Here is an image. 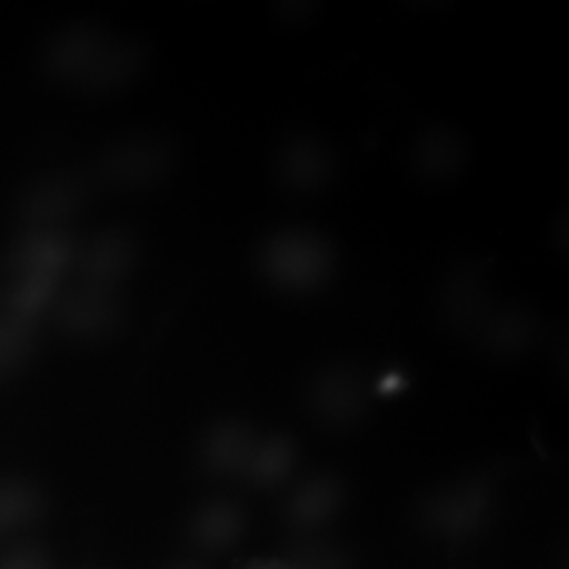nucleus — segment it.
Listing matches in <instances>:
<instances>
[{"instance_id": "obj_1", "label": "nucleus", "mask_w": 569, "mask_h": 569, "mask_svg": "<svg viewBox=\"0 0 569 569\" xmlns=\"http://www.w3.org/2000/svg\"><path fill=\"white\" fill-rule=\"evenodd\" d=\"M143 63L140 44L108 37L96 26H77L51 44L49 72L91 91L122 87L138 77Z\"/></svg>"}, {"instance_id": "obj_2", "label": "nucleus", "mask_w": 569, "mask_h": 569, "mask_svg": "<svg viewBox=\"0 0 569 569\" xmlns=\"http://www.w3.org/2000/svg\"><path fill=\"white\" fill-rule=\"evenodd\" d=\"M493 481L475 475L428 491L416 505L413 526L428 540L460 547L488 529L493 519Z\"/></svg>"}, {"instance_id": "obj_3", "label": "nucleus", "mask_w": 569, "mask_h": 569, "mask_svg": "<svg viewBox=\"0 0 569 569\" xmlns=\"http://www.w3.org/2000/svg\"><path fill=\"white\" fill-rule=\"evenodd\" d=\"M260 264L270 283L291 293H306L329 279L333 253L317 234L289 230L266 243Z\"/></svg>"}, {"instance_id": "obj_4", "label": "nucleus", "mask_w": 569, "mask_h": 569, "mask_svg": "<svg viewBox=\"0 0 569 569\" xmlns=\"http://www.w3.org/2000/svg\"><path fill=\"white\" fill-rule=\"evenodd\" d=\"M346 486L331 472H315L287 486L281 523L291 538L327 533L342 517Z\"/></svg>"}, {"instance_id": "obj_5", "label": "nucleus", "mask_w": 569, "mask_h": 569, "mask_svg": "<svg viewBox=\"0 0 569 569\" xmlns=\"http://www.w3.org/2000/svg\"><path fill=\"white\" fill-rule=\"evenodd\" d=\"M249 531V515L239 500L209 498L186 519V540L199 555L218 557L241 547Z\"/></svg>"}, {"instance_id": "obj_6", "label": "nucleus", "mask_w": 569, "mask_h": 569, "mask_svg": "<svg viewBox=\"0 0 569 569\" xmlns=\"http://www.w3.org/2000/svg\"><path fill=\"white\" fill-rule=\"evenodd\" d=\"M308 403L326 427H357L367 409L366 388L355 371L327 367L310 385Z\"/></svg>"}, {"instance_id": "obj_7", "label": "nucleus", "mask_w": 569, "mask_h": 569, "mask_svg": "<svg viewBox=\"0 0 569 569\" xmlns=\"http://www.w3.org/2000/svg\"><path fill=\"white\" fill-rule=\"evenodd\" d=\"M258 432L243 420H222L204 432L199 460L216 479H241L258 443Z\"/></svg>"}, {"instance_id": "obj_8", "label": "nucleus", "mask_w": 569, "mask_h": 569, "mask_svg": "<svg viewBox=\"0 0 569 569\" xmlns=\"http://www.w3.org/2000/svg\"><path fill=\"white\" fill-rule=\"evenodd\" d=\"M74 262L84 287L110 291L136 264V243L127 232L110 230L84 244L81 253L74 256Z\"/></svg>"}, {"instance_id": "obj_9", "label": "nucleus", "mask_w": 569, "mask_h": 569, "mask_svg": "<svg viewBox=\"0 0 569 569\" xmlns=\"http://www.w3.org/2000/svg\"><path fill=\"white\" fill-rule=\"evenodd\" d=\"M171 164L169 146L159 140L119 143L102 161L106 182L121 188H142L163 178Z\"/></svg>"}, {"instance_id": "obj_10", "label": "nucleus", "mask_w": 569, "mask_h": 569, "mask_svg": "<svg viewBox=\"0 0 569 569\" xmlns=\"http://www.w3.org/2000/svg\"><path fill=\"white\" fill-rule=\"evenodd\" d=\"M119 305L110 291L82 287L58 302L61 327L81 338H102L119 323Z\"/></svg>"}, {"instance_id": "obj_11", "label": "nucleus", "mask_w": 569, "mask_h": 569, "mask_svg": "<svg viewBox=\"0 0 569 569\" xmlns=\"http://www.w3.org/2000/svg\"><path fill=\"white\" fill-rule=\"evenodd\" d=\"M465 138L449 127H427L411 143L413 169L435 182L456 178L467 163Z\"/></svg>"}, {"instance_id": "obj_12", "label": "nucleus", "mask_w": 569, "mask_h": 569, "mask_svg": "<svg viewBox=\"0 0 569 569\" xmlns=\"http://www.w3.org/2000/svg\"><path fill=\"white\" fill-rule=\"evenodd\" d=\"M74 247L60 230L47 228L34 230L21 241L13 256H11V270L13 274H37V277H51L60 279L74 262Z\"/></svg>"}, {"instance_id": "obj_13", "label": "nucleus", "mask_w": 569, "mask_h": 569, "mask_svg": "<svg viewBox=\"0 0 569 569\" xmlns=\"http://www.w3.org/2000/svg\"><path fill=\"white\" fill-rule=\"evenodd\" d=\"M279 176L296 192L321 190L333 173V157L326 143L315 138H298L279 154Z\"/></svg>"}, {"instance_id": "obj_14", "label": "nucleus", "mask_w": 569, "mask_h": 569, "mask_svg": "<svg viewBox=\"0 0 569 569\" xmlns=\"http://www.w3.org/2000/svg\"><path fill=\"white\" fill-rule=\"evenodd\" d=\"M298 467V448L287 435L258 437L243 481L260 491L287 488Z\"/></svg>"}, {"instance_id": "obj_15", "label": "nucleus", "mask_w": 569, "mask_h": 569, "mask_svg": "<svg viewBox=\"0 0 569 569\" xmlns=\"http://www.w3.org/2000/svg\"><path fill=\"white\" fill-rule=\"evenodd\" d=\"M84 199V183L70 176L49 178L34 186V190L26 197L21 204V216L37 230H47L72 216Z\"/></svg>"}, {"instance_id": "obj_16", "label": "nucleus", "mask_w": 569, "mask_h": 569, "mask_svg": "<svg viewBox=\"0 0 569 569\" xmlns=\"http://www.w3.org/2000/svg\"><path fill=\"white\" fill-rule=\"evenodd\" d=\"M281 569H352V552L327 533L291 538L279 557Z\"/></svg>"}, {"instance_id": "obj_17", "label": "nucleus", "mask_w": 569, "mask_h": 569, "mask_svg": "<svg viewBox=\"0 0 569 569\" xmlns=\"http://www.w3.org/2000/svg\"><path fill=\"white\" fill-rule=\"evenodd\" d=\"M41 489L23 479H0V538L16 536L41 517Z\"/></svg>"}, {"instance_id": "obj_18", "label": "nucleus", "mask_w": 569, "mask_h": 569, "mask_svg": "<svg viewBox=\"0 0 569 569\" xmlns=\"http://www.w3.org/2000/svg\"><path fill=\"white\" fill-rule=\"evenodd\" d=\"M536 336V321L523 308L493 312L483 327V342L498 357H515L528 350Z\"/></svg>"}, {"instance_id": "obj_19", "label": "nucleus", "mask_w": 569, "mask_h": 569, "mask_svg": "<svg viewBox=\"0 0 569 569\" xmlns=\"http://www.w3.org/2000/svg\"><path fill=\"white\" fill-rule=\"evenodd\" d=\"M60 279L37 277V274H16L4 289L2 306L4 312H11L21 319L34 321L58 298Z\"/></svg>"}, {"instance_id": "obj_20", "label": "nucleus", "mask_w": 569, "mask_h": 569, "mask_svg": "<svg viewBox=\"0 0 569 569\" xmlns=\"http://www.w3.org/2000/svg\"><path fill=\"white\" fill-rule=\"evenodd\" d=\"M486 305L483 279L477 272H460L443 291V310L449 323L460 329L475 326Z\"/></svg>"}, {"instance_id": "obj_21", "label": "nucleus", "mask_w": 569, "mask_h": 569, "mask_svg": "<svg viewBox=\"0 0 569 569\" xmlns=\"http://www.w3.org/2000/svg\"><path fill=\"white\" fill-rule=\"evenodd\" d=\"M34 321L21 319L11 312L0 315V380L20 369L34 346Z\"/></svg>"}, {"instance_id": "obj_22", "label": "nucleus", "mask_w": 569, "mask_h": 569, "mask_svg": "<svg viewBox=\"0 0 569 569\" xmlns=\"http://www.w3.org/2000/svg\"><path fill=\"white\" fill-rule=\"evenodd\" d=\"M0 569H51L49 557L39 549L21 547L0 559Z\"/></svg>"}, {"instance_id": "obj_23", "label": "nucleus", "mask_w": 569, "mask_h": 569, "mask_svg": "<svg viewBox=\"0 0 569 569\" xmlns=\"http://www.w3.org/2000/svg\"><path fill=\"white\" fill-rule=\"evenodd\" d=\"M163 569H211L209 566H204L203 561L199 559H180V561H173Z\"/></svg>"}, {"instance_id": "obj_24", "label": "nucleus", "mask_w": 569, "mask_h": 569, "mask_svg": "<svg viewBox=\"0 0 569 569\" xmlns=\"http://www.w3.org/2000/svg\"><path fill=\"white\" fill-rule=\"evenodd\" d=\"M91 569H100V568H91Z\"/></svg>"}]
</instances>
